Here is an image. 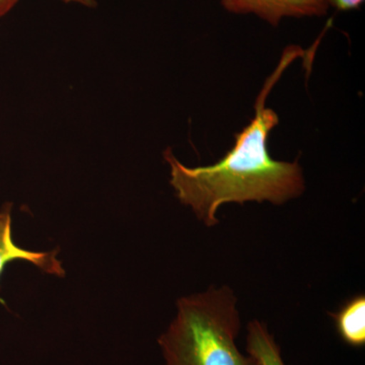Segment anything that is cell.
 Returning a JSON list of instances; mask_svg holds the SVG:
<instances>
[{
  "instance_id": "cell-1",
  "label": "cell",
  "mask_w": 365,
  "mask_h": 365,
  "mask_svg": "<svg viewBox=\"0 0 365 365\" xmlns=\"http://www.w3.org/2000/svg\"><path fill=\"white\" fill-rule=\"evenodd\" d=\"M304 55L299 46L285 49L257 98L253 119L235 134L232 150L215 165L189 168L175 158L170 148L165 151L163 157L170 167V185L178 199L190 206L206 227L218 225L216 215L223 204L267 201L282 205L306 191L304 170L299 162H281L269 153V134L279 123V118L265 106L285 69Z\"/></svg>"
},
{
  "instance_id": "cell-2",
  "label": "cell",
  "mask_w": 365,
  "mask_h": 365,
  "mask_svg": "<svg viewBox=\"0 0 365 365\" xmlns=\"http://www.w3.org/2000/svg\"><path fill=\"white\" fill-rule=\"evenodd\" d=\"M241 327L237 299L227 285L182 297L176 319L158 339L165 365H260L237 349Z\"/></svg>"
},
{
  "instance_id": "cell-3",
  "label": "cell",
  "mask_w": 365,
  "mask_h": 365,
  "mask_svg": "<svg viewBox=\"0 0 365 365\" xmlns=\"http://www.w3.org/2000/svg\"><path fill=\"white\" fill-rule=\"evenodd\" d=\"M223 9L235 14H255L277 26L284 18L324 16L331 0H220Z\"/></svg>"
},
{
  "instance_id": "cell-4",
  "label": "cell",
  "mask_w": 365,
  "mask_h": 365,
  "mask_svg": "<svg viewBox=\"0 0 365 365\" xmlns=\"http://www.w3.org/2000/svg\"><path fill=\"white\" fill-rule=\"evenodd\" d=\"M56 254V251L45 253L26 251L16 246L11 235V204L4 206L0 211V277L6 264L16 260L30 262L46 273L63 277L66 271L61 262L57 260Z\"/></svg>"
},
{
  "instance_id": "cell-5",
  "label": "cell",
  "mask_w": 365,
  "mask_h": 365,
  "mask_svg": "<svg viewBox=\"0 0 365 365\" xmlns=\"http://www.w3.org/2000/svg\"><path fill=\"white\" fill-rule=\"evenodd\" d=\"M341 339L351 347L365 345V297L359 294L348 300L339 312L331 314Z\"/></svg>"
},
{
  "instance_id": "cell-6",
  "label": "cell",
  "mask_w": 365,
  "mask_h": 365,
  "mask_svg": "<svg viewBox=\"0 0 365 365\" xmlns=\"http://www.w3.org/2000/svg\"><path fill=\"white\" fill-rule=\"evenodd\" d=\"M247 353L260 365H285L279 345L265 323L253 319L247 326Z\"/></svg>"
},
{
  "instance_id": "cell-7",
  "label": "cell",
  "mask_w": 365,
  "mask_h": 365,
  "mask_svg": "<svg viewBox=\"0 0 365 365\" xmlns=\"http://www.w3.org/2000/svg\"><path fill=\"white\" fill-rule=\"evenodd\" d=\"M364 0H331V7H335L338 11H349L359 9Z\"/></svg>"
},
{
  "instance_id": "cell-8",
  "label": "cell",
  "mask_w": 365,
  "mask_h": 365,
  "mask_svg": "<svg viewBox=\"0 0 365 365\" xmlns=\"http://www.w3.org/2000/svg\"><path fill=\"white\" fill-rule=\"evenodd\" d=\"M20 0H0V18L9 14Z\"/></svg>"
},
{
  "instance_id": "cell-9",
  "label": "cell",
  "mask_w": 365,
  "mask_h": 365,
  "mask_svg": "<svg viewBox=\"0 0 365 365\" xmlns=\"http://www.w3.org/2000/svg\"><path fill=\"white\" fill-rule=\"evenodd\" d=\"M68 4H78L86 7H95L97 6L96 0H63Z\"/></svg>"
}]
</instances>
